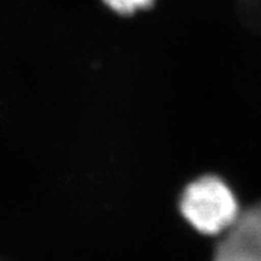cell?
<instances>
[{
  "label": "cell",
  "instance_id": "cell-1",
  "mask_svg": "<svg viewBox=\"0 0 261 261\" xmlns=\"http://www.w3.org/2000/svg\"><path fill=\"white\" fill-rule=\"evenodd\" d=\"M180 210L196 230L205 234L223 233L240 215L232 191L215 176H204L189 184Z\"/></svg>",
  "mask_w": 261,
  "mask_h": 261
},
{
  "label": "cell",
  "instance_id": "cell-2",
  "mask_svg": "<svg viewBox=\"0 0 261 261\" xmlns=\"http://www.w3.org/2000/svg\"><path fill=\"white\" fill-rule=\"evenodd\" d=\"M213 261H261V204L237 216L217 245Z\"/></svg>",
  "mask_w": 261,
  "mask_h": 261
},
{
  "label": "cell",
  "instance_id": "cell-3",
  "mask_svg": "<svg viewBox=\"0 0 261 261\" xmlns=\"http://www.w3.org/2000/svg\"><path fill=\"white\" fill-rule=\"evenodd\" d=\"M104 2L119 14H132L136 10L149 7L153 0H104Z\"/></svg>",
  "mask_w": 261,
  "mask_h": 261
}]
</instances>
